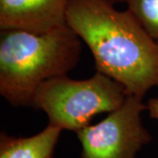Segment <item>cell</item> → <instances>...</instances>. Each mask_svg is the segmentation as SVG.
Wrapping results in <instances>:
<instances>
[{
  "instance_id": "obj_1",
  "label": "cell",
  "mask_w": 158,
  "mask_h": 158,
  "mask_svg": "<svg viewBox=\"0 0 158 158\" xmlns=\"http://www.w3.org/2000/svg\"><path fill=\"white\" fill-rule=\"evenodd\" d=\"M66 23L89 47L97 71L145 96L158 86V45L128 10L104 0H67Z\"/></svg>"
},
{
  "instance_id": "obj_2",
  "label": "cell",
  "mask_w": 158,
  "mask_h": 158,
  "mask_svg": "<svg viewBox=\"0 0 158 158\" xmlns=\"http://www.w3.org/2000/svg\"><path fill=\"white\" fill-rule=\"evenodd\" d=\"M80 54V38L67 24L46 33L1 30V96L14 106H31L40 86L67 75Z\"/></svg>"
},
{
  "instance_id": "obj_3",
  "label": "cell",
  "mask_w": 158,
  "mask_h": 158,
  "mask_svg": "<svg viewBox=\"0 0 158 158\" xmlns=\"http://www.w3.org/2000/svg\"><path fill=\"white\" fill-rule=\"evenodd\" d=\"M127 95L121 84L98 71L85 80L65 75L40 85L31 106L45 112L52 126L77 133L89 126L97 114L121 106Z\"/></svg>"
},
{
  "instance_id": "obj_4",
  "label": "cell",
  "mask_w": 158,
  "mask_h": 158,
  "mask_svg": "<svg viewBox=\"0 0 158 158\" xmlns=\"http://www.w3.org/2000/svg\"><path fill=\"white\" fill-rule=\"evenodd\" d=\"M142 97L128 94L121 106L95 125L77 132L82 145L81 158H135L151 136L141 123L147 109Z\"/></svg>"
},
{
  "instance_id": "obj_5",
  "label": "cell",
  "mask_w": 158,
  "mask_h": 158,
  "mask_svg": "<svg viewBox=\"0 0 158 158\" xmlns=\"http://www.w3.org/2000/svg\"><path fill=\"white\" fill-rule=\"evenodd\" d=\"M67 0H0V28L46 33L66 25Z\"/></svg>"
},
{
  "instance_id": "obj_6",
  "label": "cell",
  "mask_w": 158,
  "mask_h": 158,
  "mask_svg": "<svg viewBox=\"0 0 158 158\" xmlns=\"http://www.w3.org/2000/svg\"><path fill=\"white\" fill-rule=\"evenodd\" d=\"M62 130L48 124L30 137H13L1 134L0 158H53Z\"/></svg>"
},
{
  "instance_id": "obj_7",
  "label": "cell",
  "mask_w": 158,
  "mask_h": 158,
  "mask_svg": "<svg viewBox=\"0 0 158 158\" xmlns=\"http://www.w3.org/2000/svg\"><path fill=\"white\" fill-rule=\"evenodd\" d=\"M127 10L155 40H158V0H126Z\"/></svg>"
},
{
  "instance_id": "obj_8",
  "label": "cell",
  "mask_w": 158,
  "mask_h": 158,
  "mask_svg": "<svg viewBox=\"0 0 158 158\" xmlns=\"http://www.w3.org/2000/svg\"><path fill=\"white\" fill-rule=\"evenodd\" d=\"M147 110L151 118L158 119V98H151L148 102Z\"/></svg>"
},
{
  "instance_id": "obj_9",
  "label": "cell",
  "mask_w": 158,
  "mask_h": 158,
  "mask_svg": "<svg viewBox=\"0 0 158 158\" xmlns=\"http://www.w3.org/2000/svg\"><path fill=\"white\" fill-rule=\"evenodd\" d=\"M104 1H106V2H107V3H110V4H112V5H114L115 3H120V2H125L126 0H104Z\"/></svg>"
},
{
  "instance_id": "obj_10",
  "label": "cell",
  "mask_w": 158,
  "mask_h": 158,
  "mask_svg": "<svg viewBox=\"0 0 158 158\" xmlns=\"http://www.w3.org/2000/svg\"><path fill=\"white\" fill-rule=\"evenodd\" d=\"M156 42H157V45H158V40H156Z\"/></svg>"
}]
</instances>
